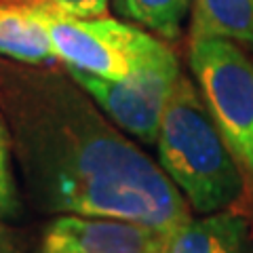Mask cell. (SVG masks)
I'll return each mask as SVG.
<instances>
[{
  "mask_svg": "<svg viewBox=\"0 0 253 253\" xmlns=\"http://www.w3.org/2000/svg\"><path fill=\"white\" fill-rule=\"evenodd\" d=\"M0 112L38 209L131 219L169 232L192 219L161 165L101 112L68 70L0 61Z\"/></svg>",
  "mask_w": 253,
  "mask_h": 253,
  "instance_id": "1",
  "label": "cell"
},
{
  "mask_svg": "<svg viewBox=\"0 0 253 253\" xmlns=\"http://www.w3.org/2000/svg\"><path fill=\"white\" fill-rule=\"evenodd\" d=\"M161 169L190 211L209 215L243 199L247 179L205 104L194 78L179 74L156 137Z\"/></svg>",
  "mask_w": 253,
  "mask_h": 253,
  "instance_id": "2",
  "label": "cell"
},
{
  "mask_svg": "<svg viewBox=\"0 0 253 253\" xmlns=\"http://www.w3.org/2000/svg\"><path fill=\"white\" fill-rule=\"evenodd\" d=\"M42 19L49 30L53 51L66 68L106 78L126 81L156 70L179 68L167 42L129 21L97 17L78 19L53 11L38 0Z\"/></svg>",
  "mask_w": 253,
  "mask_h": 253,
  "instance_id": "3",
  "label": "cell"
},
{
  "mask_svg": "<svg viewBox=\"0 0 253 253\" xmlns=\"http://www.w3.org/2000/svg\"><path fill=\"white\" fill-rule=\"evenodd\" d=\"M188 66L226 144L253 188V57L224 38L190 41Z\"/></svg>",
  "mask_w": 253,
  "mask_h": 253,
  "instance_id": "4",
  "label": "cell"
},
{
  "mask_svg": "<svg viewBox=\"0 0 253 253\" xmlns=\"http://www.w3.org/2000/svg\"><path fill=\"white\" fill-rule=\"evenodd\" d=\"M66 70L118 129L144 146L156 144L165 106L181 74L179 68L146 72L126 81H106L81 70Z\"/></svg>",
  "mask_w": 253,
  "mask_h": 253,
  "instance_id": "5",
  "label": "cell"
},
{
  "mask_svg": "<svg viewBox=\"0 0 253 253\" xmlns=\"http://www.w3.org/2000/svg\"><path fill=\"white\" fill-rule=\"evenodd\" d=\"M169 236L131 219L57 215L44 230L42 253H167Z\"/></svg>",
  "mask_w": 253,
  "mask_h": 253,
  "instance_id": "6",
  "label": "cell"
},
{
  "mask_svg": "<svg viewBox=\"0 0 253 253\" xmlns=\"http://www.w3.org/2000/svg\"><path fill=\"white\" fill-rule=\"evenodd\" d=\"M0 57L28 66L59 61L38 0H0Z\"/></svg>",
  "mask_w": 253,
  "mask_h": 253,
  "instance_id": "7",
  "label": "cell"
},
{
  "mask_svg": "<svg viewBox=\"0 0 253 253\" xmlns=\"http://www.w3.org/2000/svg\"><path fill=\"white\" fill-rule=\"evenodd\" d=\"M167 253H253V228L230 209L192 217L171 232Z\"/></svg>",
  "mask_w": 253,
  "mask_h": 253,
  "instance_id": "8",
  "label": "cell"
},
{
  "mask_svg": "<svg viewBox=\"0 0 253 253\" xmlns=\"http://www.w3.org/2000/svg\"><path fill=\"white\" fill-rule=\"evenodd\" d=\"M190 41L224 38L253 53V0H192Z\"/></svg>",
  "mask_w": 253,
  "mask_h": 253,
  "instance_id": "9",
  "label": "cell"
},
{
  "mask_svg": "<svg viewBox=\"0 0 253 253\" xmlns=\"http://www.w3.org/2000/svg\"><path fill=\"white\" fill-rule=\"evenodd\" d=\"M114 11L161 41H179L192 0H114Z\"/></svg>",
  "mask_w": 253,
  "mask_h": 253,
  "instance_id": "10",
  "label": "cell"
},
{
  "mask_svg": "<svg viewBox=\"0 0 253 253\" xmlns=\"http://www.w3.org/2000/svg\"><path fill=\"white\" fill-rule=\"evenodd\" d=\"M21 213L19 190L11 167V141L0 118V219H15Z\"/></svg>",
  "mask_w": 253,
  "mask_h": 253,
  "instance_id": "11",
  "label": "cell"
},
{
  "mask_svg": "<svg viewBox=\"0 0 253 253\" xmlns=\"http://www.w3.org/2000/svg\"><path fill=\"white\" fill-rule=\"evenodd\" d=\"M44 4L57 13L78 19L106 17L110 9V0H44Z\"/></svg>",
  "mask_w": 253,
  "mask_h": 253,
  "instance_id": "12",
  "label": "cell"
},
{
  "mask_svg": "<svg viewBox=\"0 0 253 253\" xmlns=\"http://www.w3.org/2000/svg\"><path fill=\"white\" fill-rule=\"evenodd\" d=\"M0 253H11V243L6 239V232L0 228Z\"/></svg>",
  "mask_w": 253,
  "mask_h": 253,
  "instance_id": "13",
  "label": "cell"
}]
</instances>
